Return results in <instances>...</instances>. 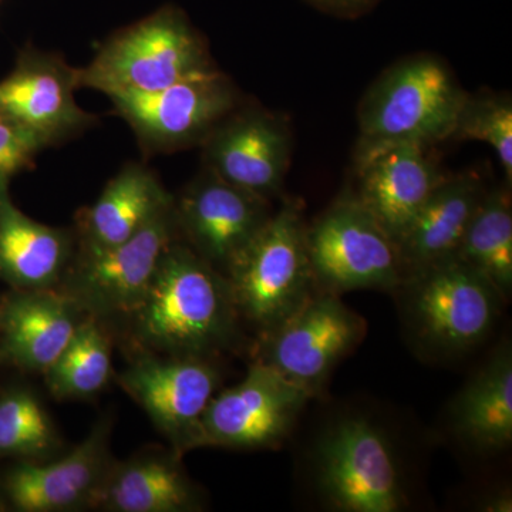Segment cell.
<instances>
[{
    "label": "cell",
    "mask_w": 512,
    "mask_h": 512,
    "mask_svg": "<svg viewBox=\"0 0 512 512\" xmlns=\"http://www.w3.org/2000/svg\"><path fill=\"white\" fill-rule=\"evenodd\" d=\"M126 318L141 350L210 359L237 339L239 315L227 278L178 238Z\"/></svg>",
    "instance_id": "6da1fadb"
},
{
    "label": "cell",
    "mask_w": 512,
    "mask_h": 512,
    "mask_svg": "<svg viewBox=\"0 0 512 512\" xmlns=\"http://www.w3.org/2000/svg\"><path fill=\"white\" fill-rule=\"evenodd\" d=\"M467 94L437 57L419 55L394 64L360 103L356 165L396 144L429 147L450 140Z\"/></svg>",
    "instance_id": "7a4b0ae2"
},
{
    "label": "cell",
    "mask_w": 512,
    "mask_h": 512,
    "mask_svg": "<svg viewBox=\"0 0 512 512\" xmlns=\"http://www.w3.org/2000/svg\"><path fill=\"white\" fill-rule=\"evenodd\" d=\"M215 69L207 43L174 5L161 6L104 40L92 62L79 69V87L150 93Z\"/></svg>",
    "instance_id": "3957f363"
},
{
    "label": "cell",
    "mask_w": 512,
    "mask_h": 512,
    "mask_svg": "<svg viewBox=\"0 0 512 512\" xmlns=\"http://www.w3.org/2000/svg\"><path fill=\"white\" fill-rule=\"evenodd\" d=\"M239 318L261 330L278 328L316 293L301 204L286 201L229 266Z\"/></svg>",
    "instance_id": "277c9868"
},
{
    "label": "cell",
    "mask_w": 512,
    "mask_h": 512,
    "mask_svg": "<svg viewBox=\"0 0 512 512\" xmlns=\"http://www.w3.org/2000/svg\"><path fill=\"white\" fill-rule=\"evenodd\" d=\"M413 335L443 353L473 348L494 328L505 299L461 259H444L406 276L400 285Z\"/></svg>",
    "instance_id": "5b68a950"
},
{
    "label": "cell",
    "mask_w": 512,
    "mask_h": 512,
    "mask_svg": "<svg viewBox=\"0 0 512 512\" xmlns=\"http://www.w3.org/2000/svg\"><path fill=\"white\" fill-rule=\"evenodd\" d=\"M306 247L319 292L394 291L406 278L396 242L350 188L306 225Z\"/></svg>",
    "instance_id": "8992f818"
},
{
    "label": "cell",
    "mask_w": 512,
    "mask_h": 512,
    "mask_svg": "<svg viewBox=\"0 0 512 512\" xmlns=\"http://www.w3.org/2000/svg\"><path fill=\"white\" fill-rule=\"evenodd\" d=\"M316 485L340 512H397L407 494L386 434L369 419L343 417L319 437Z\"/></svg>",
    "instance_id": "52a82bcc"
},
{
    "label": "cell",
    "mask_w": 512,
    "mask_h": 512,
    "mask_svg": "<svg viewBox=\"0 0 512 512\" xmlns=\"http://www.w3.org/2000/svg\"><path fill=\"white\" fill-rule=\"evenodd\" d=\"M180 238L175 200L134 237L116 247L76 254L62 289L86 315L106 320L126 316L146 293L168 247Z\"/></svg>",
    "instance_id": "ba28073f"
},
{
    "label": "cell",
    "mask_w": 512,
    "mask_h": 512,
    "mask_svg": "<svg viewBox=\"0 0 512 512\" xmlns=\"http://www.w3.org/2000/svg\"><path fill=\"white\" fill-rule=\"evenodd\" d=\"M109 99L144 153L158 154L204 143L235 110L238 94L231 80L215 67L157 92L117 93Z\"/></svg>",
    "instance_id": "9c48e42d"
},
{
    "label": "cell",
    "mask_w": 512,
    "mask_h": 512,
    "mask_svg": "<svg viewBox=\"0 0 512 512\" xmlns=\"http://www.w3.org/2000/svg\"><path fill=\"white\" fill-rule=\"evenodd\" d=\"M205 357L157 355L140 350L117 376L124 392L147 413L181 457L201 448V419L220 386Z\"/></svg>",
    "instance_id": "30bf717a"
},
{
    "label": "cell",
    "mask_w": 512,
    "mask_h": 512,
    "mask_svg": "<svg viewBox=\"0 0 512 512\" xmlns=\"http://www.w3.org/2000/svg\"><path fill=\"white\" fill-rule=\"evenodd\" d=\"M309 399L274 367L256 360L237 386L212 397L201 419V448L278 447Z\"/></svg>",
    "instance_id": "8fae6325"
},
{
    "label": "cell",
    "mask_w": 512,
    "mask_h": 512,
    "mask_svg": "<svg viewBox=\"0 0 512 512\" xmlns=\"http://www.w3.org/2000/svg\"><path fill=\"white\" fill-rule=\"evenodd\" d=\"M365 330V320L350 311L339 295L316 292L264 335V355L258 360L313 397L339 360L362 340Z\"/></svg>",
    "instance_id": "7c38bea8"
},
{
    "label": "cell",
    "mask_w": 512,
    "mask_h": 512,
    "mask_svg": "<svg viewBox=\"0 0 512 512\" xmlns=\"http://www.w3.org/2000/svg\"><path fill=\"white\" fill-rule=\"evenodd\" d=\"M79 69L55 53L25 47L0 82V120L23 128L45 147L72 140L96 123L77 104Z\"/></svg>",
    "instance_id": "4fadbf2b"
},
{
    "label": "cell",
    "mask_w": 512,
    "mask_h": 512,
    "mask_svg": "<svg viewBox=\"0 0 512 512\" xmlns=\"http://www.w3.org/2000/svg\"><path fill=\"white\" fill-rule=\"evenodd\" d=\"M271 215L269 200L227 183L208 168L175 198L181 241L224 276Z\"/></svg>",
    "instance_id": "5bb4252c"
},
{
    "label": "cell",
    "mask_w": 512,
    "mask_h": 512,
    "mask_svg": "<svg viewBox=\"0 0 512 512\" xmlns=\"http://www.w3.org/2000/svg\"><path fill=\"white\" fill-rule=\"evenodd\" d=\"M111 427L110 417H103L82 443L57 460L18 461L0 484L9 507L18 512L87 510L113 463Z\"/></svg>",
    "instance_id": "9a60e30c"
},
{
    "label": "cell",
    "mask_w": 512,
    "mask_h": 512,
    "mask_svg": "<svg viewBox=\"0 0 512 512\" xmlns=\"http://www.w3.org/2000/svg\"><path fill=\"white\" fill-rule=\"evenodd\" d=\"M201 146L205 168L227 183L265 200L282 191L291 136L284 121L274 114L232 111Z\"/></svg>",
    "instance_id": "2e32d148"
},
{
    "label": "cell",
    "mask_w": 512,
    "mask_h": 512,
    "mask_svg": "<svg viewBox=\"0 0 512 512\" xmlns=\"http://www.w3.org/2000/svg\"><path fill=\"white\" fill-rule=\"evenodd\" d=\"M84 316L62 289H12L0 301V360L43 375Z\"/></svg>",
    "instance_id": "e0dca14e"
},
{
    "label": "cell",
    "mask_w": 512,
    "mask_h": 512,
    "mask_svg": "<svg viewBox=\"0 0 512 512\" xmlns=\"http://www.w3.org/2000/svg\"><path fill=\"white\" fill-rule=\"evenodd\" d=\"M356 197L399 247L431 192L446 175L416 143L384 148L356 165Z\"/></svg>",
    "instance_id": "ac0fdd59"
},
{
    "label": "cell",
    "mask_w": 512,
    "mask_h": 512,
    "mask_svg": "<svg viewBox=\"0 0 512 512\" xmlns=\"http://www.w3.org/2000/svg\"><path fill=\"white\" fill-rule=\"evenodd\" d=\"M180 454L161 448L114 461L94 491L87 510L107 512H195L204 497L188 477Z\"/></svg>",
    "instance_id": "d6986e66"
},
{
    "label": "cell",
    "mask_w": 512,
    "mask_h": 512,
    "mask_svg": "<svg viewBox=\"0 0 512 512\" xmlns=\"http://www.w3.org/2000/svg\"><path fill=\"white\" fill-rule=\"evenodd\" d=\"M175 200L146 165L130 163L114 175L90 207L76 215L77 249L116 247L150 224Z\"/></svg>",
    "instance_id": "ffe728a7"
},
{
    "label": "cell",
    "mask_w": 512,
    "mask_h": 512,
    "mask_svg": "<svg viewBox=\"0 0 512 512\" xmlns=\"http://www.w3.org/2000/svg\"><path fill=\"white\" fill-rule=\"evenodd\" d=\"M76 249L74 232L33 220L0 188V281L22 291L57 288Z\"/></svg>",
    "instance_id": "44dd1931"
},
{
    "label": "cell",
    "mask_w": 512,
    "mask_h": 512,
    "mask_svg": "<svg viewBox=\"0 0 512 512\" xmlns=\"http://www.w3.org/2000/svg\"><path fill=\"white\" fill-rule=\"evenodd\" d=\"M485 191L483 178L473 171L441 181L399 242L406 276L456 256Z\"/></svg>",
    "instance_id": "7402d4cb"
},
{
    "label": "cell",
    "mask_w": 512,
    "mask_h": 512,
    "mask_svg": "<svg viewBox=\"0 0 512 512\" xmlns=\"http://www.w3.org/2000/svg\"><path fill=\"white\" fill-rule=\"evenodd\" d=\"M451 423L461 441L495 453L512 443V353L498 348L461 390L451 407Z\"/></svg>",
    "instance_id": "603a6c76"
},
{
    "label": "cell",
    "mask_w": 512,
    "mask_h": 512,
    "mask_svg": "<svg viewBox=\"0 0 512 512\" xmlns=\"http://www.w3.org/2000/svg\"><path fill=\"white\" fill-rule=\"evenodd\" d=\"M456 258L483 274L505 302L512 293V207L507 188L485 191Z\"/></svg>",
    "instance_id": "cb8c5ba5"
},
{
    "label": "cell",
    "mask_w": 512,
    "mask_h": 512,
    "mask_svg": "<svg viewBox=\"0 0 512 512\" xmlns=\"http://www.w3.org/2000/svg\"><path fill=\"white\" fill-rule=\"evenodd\" d=\"M111 348L103 320L84 316L62 355L43 373L52 396L76 400L100 393L113 376Z\"/></svg>",
    "instance_id": "d4e9b609"
},
{
    "label": "cell",
    "mask_w": 512,
    "mask_h": 512,
    "mask_svg": "<svg viewBox=\"0 0 512 512\" xmlns=\"http://www.w3.org/2000/svg\"><path fill=\"white\" fill-rule=\"evenodd\" d=\"M55 421L29 389L0 394V457L45 461L62 448Z\"/></svg>",
    "instance_id": "484cf974"
},
{
    "label": "cell",
    "mask_w": 512,
    "mask_h": 512,
    "mask_svg": "<svg viewBox=\"0 0 512 512\" xmlns=\"http://www.w3.org/2000/svg\"><path fill=\"white\" fill-rule=\"evenodd\" d=\"M456 140H476L488 144L497 154L508 183L512 180V103L508 96L478 94L461 107L454 128Z\"/></svg>",
    "instance_id": "4316f807"
},
{
    "label": "cell",
    "mask_w": 512,
    "mask_h": 512,
    "mask_svg": "<svg viewBox=\"0 0 512 512\" xmlns=\"http://www.w3.org/2000/svg\"><path fill=\"white\" fill-rule=\"evenodd\" d=\"M45 148L33 134L0 120V188L9 187L15 175L32 168Z\"/></svg>",
    "instance_id": "83f0119b"
},
{
    "label": "cell",
    "mask_w": 512,
    "mask_h": 512,
    "mask_svg": "<svg viewBox=\"0 0 512 512\" xmlns=\"http://www.w3.org/2000/svg\"><path fill=\"white\" fill-rule=\"evenodd\" d=\"M311 2L319 8L332 10V12L350 13L359 12L376 0H311Z\"/></svg>",
    "instance_id": "f1b7e54d"
},
{
    "label": "cell",
    "mask_w": 512,
    "mask_h": 512,
    "mask_svg": "<svg viewBox=\"0 0 512 512\" xmlns=\"http://www.w3.org/2000/svg\"><path fill=\"white\" fill-rule=\"evenodd\" d=\"M481 510L485 512H511L512 495L510 491H497V493L490 495V497L481 504Z\"/></svg>",
    "instance_id": "f546056e"
},
{
    "label": "cell",
    "mask_w": 512,
    "mask_h": 512,
    "mask_svg": "<svg viewBox=\"0 0 512 512\" xmlns=\"http://www.w3.org/2000/svg\"><path fill=\"white\" fill-rule=\"evenodd\" d=\"M0 2H2V0H0Z\"/></svg>",
    "instance_id": "4dcf8cb0"
}]
</instances>
